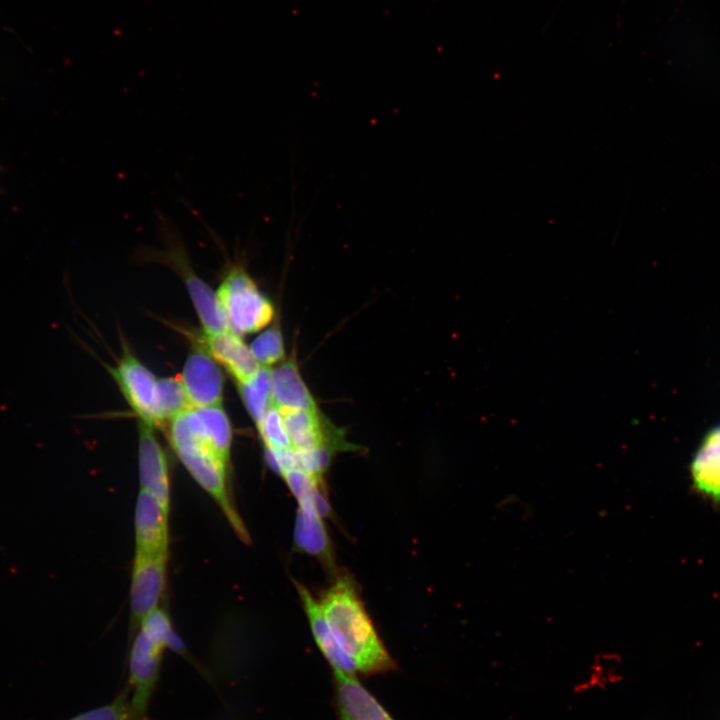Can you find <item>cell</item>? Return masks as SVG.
<instances>
[{
  "label": "cell",
  "mask_w": 720,
  "mask_h": 720,
  "mask_svg": "<svg viewBox=\"0 0 720 720\" xmlns=\"http://www.w3.org/2000/svg\"><path fill=\"white\" fill-rule=\"evenodd\" d=\"M319 604L332 633L358 672L374 674L394 668V661L382 643L350 576L336 575Z\"/></svg>",
  "instance_id": "obj_1"
},
{
  "label": "cell",
  "mask_w": 720,
  "mask_h": 720,
  "mask_svg": "<svg viewBox=\"0 0 720 720\" xmlns=\"http://www.w3.org/2000/svg\"><path fill=\"white\" fill-rule=\"evenodd\" d=\"M168 436L178 458L195 481L215 500L243 542L249 534L228 492L227 463L198 432L187 411L170 421Z\"/></svg>",
  "instance_id": "obj_2"
},
{
  "label": "cell",
  "mask_w": 720,
  "mask_h": 720,
  "mask_svg": "<svg viewBox=\"0 0 720 720\" xmlns=\"http://www.w3.org/2000/svg\"><path fill=\"white\" fill-rule=\"evenodd\" d=\"M156 218L163 248L142 249L141 257L163 263L181 276L202 324L203 333L231 331L216 292L194 271L180 231L160 210H157Z\"/></svg>",
  "instance_id": "obj_3"
},
{
  "label": "cell",
  "mask_w": 720,
  "mask_h": 720,
  "mask_svg": "<svg viewBox=\"0 0 720 720\" xmlns=\"http://www.w3.org/2000/svg\"><path fill=\"white\" fill-rule=\"evenodd\" d=\"M216 294L231 331L238 335L257 332L273 318L271 302L241 262L227 266Z\"/></svg>",
  "instance_id": "obj_4"
},
{
  "label": "cell",
  "mask_w": 720,
  "mask_h": 720,
  "mask_svg": "<svg viewBox=\"0 0 720 720\" xmlns=\"http://www.w3.org/2000/svg\"><path fill=\"white\" fill-rule=\"evenodd\" d=\"M167 561L168 552L156 554L135 552L130 610L136 625H140L148 614L158 608L166 583Z\"/></svg>",
  "instance_id": "obj_5"
},
{
  "label": "cell",
  "mask_w": 720,
  "mask_h": 720,
  "mask_svg": "<svg viewBox=\"0 0 720 720\" xmlns=\"http://www.w3.org/2000/svg\"><path fill=\"white\" fill-rule=\"evenodd\" d=\"M164 649V646L151 640L140 630L130 649L127 685L133 705L144 714H148L151 698L160 678Z\"/></svg>",
  "instance_id": "obj_6"
},
{
  "label": "cell",
  "mask_w": 720,
  "mask_h": 720,
  "mask_svg": "<svg viewBox=\"0 0 720 720\" xmlns=\"http://www.w3.org/2000/svg\"><path fill=\"white\" fill-rule=\"evenodd\" d=\"M111 374L122 394L141 422L154 427L158 426L155 398L157 379L129 351H125Z\"/></svg>",
  "instance_id": "obj_7"
},
{
  "label": "cell",
  "mask_w": 720,
  "mask_h": 720,
  "mask_svg": "<svg viewBox=\"0 0 720 720\" xmlns=\"http://www.w3.org/2000/svg\"><path fill=\"white\" fill-rule=\"evenodd\" d=\"M285 428L295 450H353L343 433L321 416L318 410H280Z\"/></svg>",
  "instance_id": "obj_8"
},
{
  "label": "cell",
  "mask_w": 720,
  "mask_h": 720,
  "mask_svg": "<svg viewBox=\"0 0 720 720\" xmlns=\"http://www.w3.org/2000/svg\"><path fill=\"white\" fill-rule=\"evenodd\" d=\"M180 379L191 407L221 405L223 373L202 345L188 355Z\"/></svg>",
  "instance_id": "obj_9"
},
{
  "label": "cell",
  "mask_w": 720,
  "mask_h": 720,
  "mask_svg": "<svg viewBox=\"0 0 720 720\" xmlns=\"http://www.w3.org/2000/svg\"><path fill=\"white\" fill-rule=\"evenodd\" d=\"M153 427L139 421L138 463L141 488L151 493L169 514L170 481L166 455Z\"/></svg>",
  "instance_id": "obj_10"
},
{
  "label": "cell",
  "mask_w": 720,
  "mask_h": 720,
  "mask_svg": "<svg viewBox=\"0 0 720 720\" xmlns=\"http://www.w3.org/2000/svg\"><path fill=\"white\" fill-rule=\"evenodd\" d=\"M168 513L148 491L140 489L135 507V552L167 553Z\"/></svg>",
  "instance_id": "obj_11"
},
{
  "label": "cell",
  "mask_w": 720,
  "mask_h": 720,
  "mask_svg": "<svg viewBox=\"0 0 720 720\" xmlns=\"http://www.w3.org/2000/svg\"><path fill=\"white\" fill-rule=\"evenodd\" d=\"M201 339V345L217 363L233 376L237 384L253 377L262 367L250 348L245 345L238 334L232 331L203 333Z\"/></svg>",
  "instance_id": "obj_12"
},
{
  "label": "cell",
  "mask_w": 720,
  "mask_h": 720,
  "mask_svg": "<svg viewBox=\"0 0 720 720\" xmlns=\"http://www.w3.org/2000/svg\"><path fill=\"white\" fill-rule=\"evenodd\" d=\"M294 583L303 604L315 642L324 657L328 660L333 670L355 674V672H357L355 664L332 633L323 616L319 601L315 599L303 584L298 581H294Z\"/></svg>",
  "instance_id": "obj_13"
},
{
  "label": "cell",
  "mask_w": 720,
  "mask_h": 720,
  "mask_svg": "<svg viewBox=\"0 0 720 720\" xmlns=\"http://www.w3.org/2000/svg\"><path fill=\"white\" fill-rule=\"evenodd\" d=\"M294 544L298 551L317 558L330 570H335L333 548L323 517L308 503L298 504Z\"/></svg>",
  "instance_id": "obj_14"
},
{
  "label": "cell",
  "mask_w": 720,
  "mask_h": 720,
  "mask_svg": "<svg viewBox=\"0 0 720 720\" xmlns=\"http://www.w3.org/2000/svg\"><path fill=\"white\" fill-rule=\"evenodd\" d=\"M333 671L338 708L343 720H393L354 674Z\"/></svg>",
  "instance_id": "obj_15"
},
{
  "label": "cell",
  "mask_w": 720,
  "mask_h": 720,
  "mask_svg": "<svg viewBox=\"0 0 720 720\" xmlns=\"http://www.w3.org/2000/svg\"><path fill=\"white\" fill-rule=\"evenodd\" d=\"M695 488L704 496L720 501V425L709 431L691 463Z\"/></svg>",
  "instance_id": "obj_16"
},
{
  "label": "cell",
  "mask_w": 720,
  "mask_h": 720,
  "mask_svg": "<svg viewBox=\"0 0 720 720\" xmlns=\"http://www.w3.org/2000/svg\"><path fill=\"white\" fill-rule=\"evenodd\" d=\"M272 403L279 410H318L294 360L271 371Z\"/></svg>",
  "instance_id": "obj_17"
},
{
  "label": "cell",
  "mask_w": 720,
  "mask_h": 720,
  "mask_svg": "<svg viewBox=\"0 0 720 720\" xmlns=\"http://www.w3.org/2000/svg\"><path fill=\"white\" fill-rule=\"evenodd\" d=\"M192 408H194L200 419L207 442L228 464L232 443V429L227 414L221 405Z\"/></svg>",
  "instance_id": "obj_18"
},
{
  "label": "cell",
  "mask_w": 720,
  "mask_h": 720,
  "mask_svg": "<svg viewBox=\"0 0 720 720\" xmlns=\"http://www.w3.org/2000/svg\"><path fill=\"white\" fill-rule=\"evenodd\" d=\"M192 408L180 377L157 380L155 411L158 427Z\"/></svg>",
  "instance_id": "obj_19"
},
{
  "label": "cell",
  "mask_w": 720,
  "mask_h": 720,
  "mask_svg": "<svg viewBox=\"0 0 720 720\" xmlns=\"http://www.w3.org/2000/svg\"><path fill=\"white\" fill-rule=\"evenodd\" d=\"M262 366L250 379L238 384L240 396L248 413L257 423L273 405L271 370Z\"/></svg>",
  "instance_id": "obj_20"
},
{
  "label": "cell",
  "mask_w": 720,
  "mask_h": 720,
  "mask_svg": "<svg viewBox=\"0 0 720 720\" xmlns=\"http://www.w3.org/2000/svg\"><path fill=\"white\" fill-rule=\"evenodd\" d=\"M69 720H150L132 703L131 691L126 684L110 703L88 710Z\"/></svg>",
  "instance_id": "obj_21"
},
{
  "label": "cell",
  "mask_w": 720,
  "mask_h": 720,
  "mask_svg": "<svg viewBox=\"0 0 720 720\" xmlns=\"http://www.w3.org/2000/svg\"><path fill=\"white\" fill-rule=\"evenodd\" d=\"M140 631L148 638L157 642L174 652L188 657L187 650L182 640L175 634L167 614L160 609H156L148 614L140 623Z\"/></svg>",
  "instance_id": "obj_22"
},
{
  "label": "cell",
  "mask_w": 720,
  "mask_h": 720,
  "mask_svg": "<svg viewBox=\"0 0 720 720\" xmlns=\"http://www.w3.org/2000/svg\"><path fill=\"white\" fill-rule=\"evenodd\" d=\"M259 434L268 449L292 448L281 411L274 405L256 423Z\"/></svg>",
  "instance_id": "obj_23"
},
{
  "label": "cell",
  "mask_w": 720,
  "mask_h": 720,
  "mask_svg": "<svg viewBox=\"0 0 720 720\" xmlns=\"http://www.w3.org/2000/svg\"><path fill=\"white\" fill-rule=\"evenodd\" d=\"M250 350L261 366L269 367L284 358L282 335L278 327L273 326L255 338Z\"/></svg>",
  "instance_id": "obj_24"
}]
</instances>
